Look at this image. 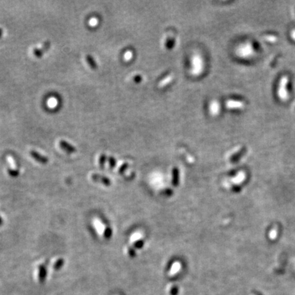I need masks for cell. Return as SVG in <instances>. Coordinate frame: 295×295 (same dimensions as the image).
I'll return each instance as SVG.
<instances>
[{"label":"cell","mask_w":295,"mask_h":295,"mask_svg":"<svg viewBox=\"0 0 295 295\" xmlns=\"http://www.w3.org/2000/svg\"><path fill=\"white\" fill-rule=\"evenodd\" d=\"M236 55L240 58L249 59L256 55V50L250 42H246L240 45L236 50Z\"/></svg>","instance_id":"1"},{"label":"cell","mask_w":295,"mask_h":295,"mask_svg":"<svg viewBox=\"0 0 295 295\" xmlns=\"http://www.w3.org/2000/svg\"><path fill=\"white\" fill-rule=\"evenodd\" d=\"M288 83H289V77L286 75H284L281 78L278 83L277 94L278 98L281 101H286L289 98V92H288Z\"/></svg>","instance_id":"2"},{"label":"cell","mask_w":295,"mask_h":295,"mask_svg":"<svg viewBox=\"0 0 295 295\" xmlns=\"http://www.w3.org/2000/svg\"><path fill=\"white\" fill-rule=\"evenodd\" d=\"M226 107L232 110H240L245 107V102L236 99H230L226 101Z\"/></svg>","instance_id":"3"},{"label":"cell","mask_w":295,"mask_h":295,"mask_svg":"<svg viewBox=\"0 0 295 295\" xmlns=\"http://www.w3.org/2000/svg\"><path fill=\"white\" fill-rule=\"evenodd\" d=\"M91 178H92V180L94 181V182L100 183H101V184H102V185H104L107 186H109L111 185V181H110L109 178H107V177H105V176H101L100 174H92Z\"/></svg>","instance_id":"4"},{"label":"cell","mask_w":295,"mask_h":295,"mask_svg":"<svg viewBox=\"0 0 295 295\" xmlns=\"http://www.w3.org/2000/svg\"><path fill=\"white\" fill-rule=\"evenodd\" d=\"M29 154H30V155H31L32 158L35 159V160H36V161L39 162V163H40L46 164V163H48L49 159H48L47 156L40 155V153L36 152V151L31 150L30 152H29Z\"/></svg>","instance_id":"5"},{"label":"cell","mask_w":295,"mask_h":295,"mask_svg":"<svg viewBox=\"0 0 295 295\" xmlns=\"http://www.w3.org/2000/svg\"><path fill=\"white\" fill-rule=\"evenodd\" d=\"M59 145L61 147L62 149H63L64 151H66V152L69 153H74L77 151L76 148H75V146L70 144L69 143H68L65 140L59 141Z\"/></svg>","instance_id":"6"},{"label":"cell","mask_w":295,"mask_h":295,"mask_svg":"<svg viewBox=\"0 0 295 295\" xmlns=\"http://www.w3.org/2000/svg\"><path fill=\"white\" fill-rule=\"evenodd\" d=\"M47 275V269H46V267L45 265H40L39 267V275H38L39 282L41 283H44L46 280Z\"/></svg>","instance_id":"7"},{"label":"cell","mask_w":295,"mask_h":295,"mask_svg":"<svg viewBox=\"0 0 295 295\" xmlns=\"http://www.w3.org/2000/svg\"><path fill=\"white\" fill-rule=\"evenodd\" d=\"M179 183V170L176 167H174L172 170V184L174 186H177Z\"/></svg>","instance_id":"8"},{"label":"cell","mask_w":295,"mask_h":295,"mask_svg":"<svg viewBox=\"0 0 295 295\" xmlns=\"http://www.w3.org/2000/svg\"><path fill=\"white\" fill-rule=\"evenodd\" d=\"M132 245H133L135 248H137L139 250V249H142L143 247L144 242H143V239H139L138 236H133L132 238Z\"/></svg>","instance_id":"9"},{"label":"cell","mask_w":295,"mask_h":295,"mask_svg":"<svg viewBox=\"0 0 295 295\" xmlns=\"http://www.w3.org/2000/svg\"><path fill=\"white\" fill-rule=\"evenodd\" d=\"M245 179V173L243 172H240L236 176L232 178L231 181L232 183H234V184L239 185V184H240L241 183H243Z\"/></svg>","instance_id":"10"},{"label":"cell","mask_w":295,"mask_h":295,"mask_svg":"<svg viewBox=\"0 0 295 295\" xmlns=\"http://www.w3.org/2000/svg\"><path fill=\"white\" fill-rule=\"evenodd\" d=\"M85 59H86V61H87V62L89 64V66H90L92 69H97V64L95 62V60H94V59L93 58L92 56H91L90 55H87L85 57Z\"/></svg>","instance_id":"11"},{"label":"cell","mask_w":295,"mask_h":295,"mask_svg":"<svg viewBox=\"0 0 295 295\" xmlns=\"http://www.w3.org/2000/svg\"><path fill=\"white\" fill-rule=\"evenodd\" d=\"M64 259H62V258L58 259V260H57L55 262V264H53V269L55 270H60L62 269V267L64 266Z\"/></svg>","instance_id":"12"},{"label":"cell","mask_w":295,"mask_h":295,"mask_svg":"<svg viewBox=\"0 0 295 295\" xmlns=\"http://www.w3.org/2000/svg\"><path fill=\"white\" fill-rule=\"evenodd\" d=\"M175 43H176V40L174 39V38H169V39H168L167 40L166 47L168 50H171L174 48Z\"/></svg>","instance_id":"13"},{"label":"cell","mask_w":295,"mask_h":295,"mask_svg":"<svg viewBox=\"0 0 295 295\" xmlns=\"http://www.w3.org/2000/svg\"><path fill=\"white\" fill-rule=\"evenodd\" d=\"M102 236H103L105 239H110L112 236V230L111 228H109V227H106L104 230L103 233H102Z\"/></svg>","instance_id":"14"},{"label":"cell","mask_w":295,"mask_h":295,"mask_svg":"<svg viewBox=\"0 0 295 295\" xmlns=\"http://www.w3.org/2000/svg\"><path fill=\"white\" fill-rule=\"evenodd\" d=\"M179 292V288L177 285H173L169 290L170 295H178Z\"/></svg>","instance_id":"15"},{"label":"cell","mask_w":295,"mask_h":295,"mask_svg":"<svg viewBox=\"0 0 295 295\" xmlns=\"http://www.w3.org/2000/svg\"><path fill=\"white\" fill-rule=\"evenodd\" d=\"M33 53L34 54V55L38 58H42L43 55V53H44V52L41 50V49H39V48H34L33 50Z\"/></svg>","instance_id":"16"},{"label":"cell","mask_w":295,"mask_h":295,"mask_svg":"<svg viewBox=\"0 0 295 295\" xmlns=\"http://www.w3.org/2000/svg\"><path fill=\"white\" fill-rule=\"evenodd\" d=\"M8 174L10 176L13 178L17 177L19 175V172L17 169H8Z\"/></svg>","instance_id":"17"},{"label":"cell","mask_w":295,"mask_h":295,"mask_svg":"<svg viewBox=\"0 0 295 295\" xmlns=\"http://www.w3.org/2000/svg\"><path fill=\"white\" fill-rule=\"evenodd\" d=\"M106 158H107L106 156H105V155H104V154H102V155H101V156H100V158H99V163L100 165V166L103 167L105 161H106Z\"/></svg>","instance_id":"18"},{"label":"cell","mask_w":295,"mask_h":295,"mask_svg":"<svg viewBox=\"0 0 295 295\" xmlns=\"http://www.w3.org/2000/svg\"><path fill=\"white\" fill-rule=\"evenodd\" d=\"M129 166V165L127 163H124L123 164H122L121 165V166L119 167V168H118V172L120 173V174H122V173L125 171V169H127V167H128Z\"/></svg>","instance_id":"19"},{"label":"cell","mask_w":295,"mask_h":295,"mask_svg":"<svg viewBox=\"0 0 295 295\" xmlns=\"http://www.w3.org/2000/svg\"><path fill=\"white\" fill-rule=\"evenodd\" d=\"M49 47H50V42L49 41H46V42L43 43L42 47L40 49H41V50L45 53V51H47L49 49Z\"/></svg>","instance_id":"20"},{"label":"cell","mask_w":295,"mask_h":295,"mask_svg":"<svg viewBox=\"0 0 295 295\" xmlns=\"http://www.w3.org/2000/svg\"><path fill=\"white\" fill-rule=\"evenodd\" d=\"M264 39H266L267 41L271 42H274L277 40V37H275L274 35H267V36L264 37Z\"/></svg>","instance_id":"21"},{"label":"cell","mask_w":295,"mask_h":295,"mask_svg":"<svg viewBox=\"0 0 295 295\" xmlns=\"http://www.w3.org/2000/svg\"><path fill=\"white\" fill-rule=\"evenodd\" d=\"M126 251H127V254H128L129 256L131 257V258H134V257L136 256V253H135L134 250L133 249H132L131 247L127 248Z\"/></svg>","instance_id":"22"},{"label":"cell","mask_w":295,"mask_h":295,"mask_svg":"<svg viewBox=\"0 0 295 295\" xmlns=\"http://www.w3.org/2000/svg\"><path fill=\"white\" fill-rule=\"evenodd\" d=\"M108 161H109V165L111 168H113V167H115L116 164V161L113 156H109V159H108Z\"/></svg>","instance_id":"23"},{"label":"cell","mask_w":295,"mask_h":295,"mask_svg":"<svg viewBox=\"0 0 295 295\" xmlns=\"http://www.w3.org/2000/svg\"><path fill=\"white\" fill-rule=\"evenodd\" d=\"M277 230H275V229H273L270 232V233H269V238L270 239H275L276 237H277Z\"/></svg>","instance_id":"24"},{"label":"cell","mask_w":295,"mask_h":295,"mask_svg":"<svg viewBox=\"0 0 295 295\" xmlns=\"http://www.w3.org/2000/svg\"><path fill=\"white\" fill-rule=\"evenodd\" d=\"M142 76H141V75H136V76L134 77V82L135 83H140L141 82H142Z\"/></svg>","instance_id":"25"},{"label":"cell","mask_w":295,"mask_h":295,"mask_svg":"<svg viewBox=\"0 0 295 295\" xmlns=\"http://www.w3.org/2000/svg\"><path fill=\"white\" fill-rule=\"evenodd\" d=\"M212 111H213V113H217L218 112V111L219 110V106H218V105L217 103H214V105H213V107H212Z\"/></svg>","instance_id":"26"},{"label":"cell","mask_w":295,"mask_h":295,"mask_svg":"<svg viewBox=\"0 0 295 295\" xmlns=\"http://www.w3.org/2000/svg\"><path fill=\"white\" fill-rule=\"evenodd\" d=\"M290 37L292 38V39L294 40L295 41V29H292L290 32Z\"/></svg>","instance_id":"27"},{"label":"cell","mask_w":295,"mask_h":295,"mask_svg":"<svg viewBox=\"0 0 295 295\" xmlns=\"http://www.w3.org/2000/svg\"><path fill=\"white\" fill-rule=\"evenodd\" d=\"M2 224H3V220H2V217L0 216V226H2Z\"/></svg>","instance_id":"28"},{"label":"cell","mask_w":295,"mask_h":295,"mask_svg":"<svg viewBox=\"0 0 295 295\" xmlns=\"http://www.w3.org/2000/svg\"><path fill=\"white\" fill-rule=\"evenodd\" d=\"M2 33H3V30H2V28H0V38L2 36Z\"/></svg>","instance_id":"29"},{"label":"cell","mask_w":295,"mask_h":295,"mask_svg":"<svg viewBox=\"0 0 295 295\" xmlns=\"http://www.w3.org/2000/svg\"><path fill=\"white\" fill-rule=\"evenodd\" d=\"M294 109H295V105H294Z\"/></svg>","instance_id":"30"}]
</instances>
